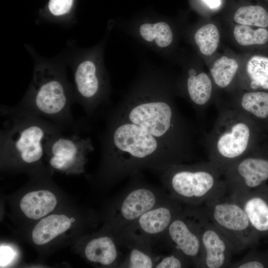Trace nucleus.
<instances>
[{"mask_svg": "<svg viewBox=\"0 0 268 268\" xmlns=\"http://www.w3.org/2000/svg\"><path fill=\"white\" fill-rule=\"evenodd\" d=\"M193 130L170 99L125 100L109 114L102 137L100 180L118 183L143 169L159 172L195 158Z\"/></svg>", "mask_w": 268, "mask_h": 268, "instance_id": "obj_1", "label": "nucleus"}, {"mask_svg": "<svg viewBox=\"0 0 268 268\" xmlns=\"http://www.w3.org/2000/svg\"><path fill=\"white\" fill-rule=\"evenodd\" d=\"M1 162L5 166L28 168L39 165L45 156V145L66 128L17 106H1Z\"/></svg>", "mask_w": 268, "mask_h": 268, "instance_id": "obj_2", "label": "nucleus"}, {"mask_svg": "<svg viewBox=\"0 0 268 268\" xmlns=\"http://www.w3.org/2000/svg\"><path fill=\"white\" fill-rule=\"evenodd\" d=\"M218 114L206 135L208 161L224 172L236 161L254 150L256 124L226 104L217 103Z\"/></svg>", "mask_w": 268, "mask_h": 268, "instance_id": "obj_3", "label": "nucleus"}, {"mask_svg": "<svg viewBox=\"0 0 268 268\" xmlns=\"http://www.w3.org/2000/svg\"><path fill=\"white\" fill-rule=\"evenodd\" d=\"M158 172L170 196L186 205H201L227 192L223 173L209 161L176 164Z\"/></svg>", "mask_w": 268, "mask_h": 268, "instance_id": "obj_4", "label": "nucleus"}, {"mask_svg": "<svg viewBox=\"0 0 268 268\" xmlns=\"http://www.w3.org/2000/svg\"><path fill=\"white\" fill-rule=\"evenodd\" d=\"M72 102L62 78L48 68L36 70L26 96L18 105L66 129H77L71 112Z\"/></svg>", "mask_w": 268, "mask_h": 268, "instance_id": "obj_5", "label": "nucleus"}, {"mask_svg": "<svg viewBox=\"0 0 268 268\" xmlns=\"http://www.w3.org/2000/svg\"><path fill=\"white\" fill-rule=\"evenodd\" d=\"M200 205L208 218L228 240L235 254L255 244L258 233L243 207L227 192Z\"/></svg>", "mask_w": 268, "mask_h": 268, "instance_id": "obj_6", "label": "nucleus"}, {"mask_svg": "<svg viewBox=\"0 0 268 268\" xmlns=\"http://www.w3.org/2000/svg\"><path fill=\"white\" fill-rule=\"evenodd\" d=\"M170 197L162 189L144 183H134L113 202L106 230L117 234L153 207Z\"/></svg>", "mask_w": 268, "mask_h": 268, "instance_id": "obj_7", "label": "nucleus"}, {"mask_svg": "<svg viewBox=\"0 0 268 268\" xmlns=\"http://www.w3.org/2000/svg\"><path fill=\"white\" fill-rule=\"evenodd\" d=\"M61 131L53 135L45 145V156L50 167L66 174L84 171L87 155L94 150L90 137L78 134L65 135Z\"/></svg>", "mask_w": 268, "mask_h": 268, "instance_id": "obj_8", "label": "nucleus"}, {"mask_svg": "<svg viewBox=\"0 0 268 268\" xmlns=\"http://www.w3.org/2000/svg\"><path fill=\"white\" fill-rule=\"evenodd\" d=\"M186 207L198 225L202 251L201 268H229L235 253L228 240L208 218L200 205H186Z\"/></svg>", "mask_w": 268, "mask_h": 268, "instance_id": "obj_9", "label": "nucleus"}, {"mask_svg": "<svg viewBox=\"0 0 268 268\" xmlns=\"http://www.w3.org/2000/svg\"><path fill=\"white\" fill-rule=\"evenodd\" d=\"M254 150L230 166L223 177L227 192L232 196L242 195L258 189L268 180V158Z\"/></svg>", "mask_w": 268, "mask_h": 268, "instance_id": "obj_10", "label": "nucleus"}, {"mask_svg": "<svg viewBox=\"0 0 268 268\" xmlns=\"http://www.w3.org/2000/svg\"><path fill=\"white\" fill-rule=\"evenodd\" d=\"M182 203L170 196L118 233L132 235L153 246L161 240L172 221L182 211L184 207Z\"/></svg>", "mask_w": 268, "mask_h": 268, "instance_id": "obj_11", "label": "nucleus"}, {"mask_svg": "<svg viewBox=\"0 0 268 268\" xmlns=\"http://www.w3.org/2000/svg\"><path fill=\"white\" fill-rule=\"evenodd\" d=\"M161 240L171 249L181 252L192 266L201 268L202 251L198 225L186 206L172 221Z\"/></svg>", "mask_w": 268, "mask_h": 268, "instance_id": "obj_12", "label": "nucleus"}, {"mask_svg": "<svg viewBox=\"0 0 268 268\" xmlns=\"http://www.w3.org/2000/svg\"><path fill=\"white\" fill-rule=\"evenodd\" d=\"M74 79L79 102L87 114H92L102 102L101 82L95 63L90 60L80 63Z\"/></svg>", "mask_w": 268, "mask_h": 268, "instance_id": "obj_13", "label": "nucleus"}, {"mask_svg": "<svg viewBox=\"0 0 268 268\" xmlns=\"http://www.w3.org/2000/svg\"><path fill=\"white\" fill-rule=\"evenodd\" d=\"M123 248L117 236L107 230L88 240L84 254L92 264L102 267L119 268L125 257L122 252Z\"/></svg>", "mask_w": 268, "mask_h": 268, "instance_id": "obj_14", "label": "nucleus"}, {"mask_svg": "<svg viewBox=\"0 0 268 268\" xmlns=\"http://www.w3.org/2000/svg\"><path fill=\"white\" fill-rule=\"evenodd\" d=\"M127 251L119 268H152L157 261L153 250V246L137 237L121 232L116 235Z\"/></svg>", "mask_w": 268, "mask_h": 268, "instance_id": "obj_15", "label": "nucleus"}, {"mask_svg": "<svg viewBox=\"0 0 268 268\" xmlns=\"http://www.w3.org/2000/svg\"><path fill=\"white\" fill-rule=\"evenodd\" d=\"M232 197L243 207L258 234L268 233V189L262 186L247 194Z\"/></svg>", "mask_w": 268, "mask_h": 268, "instance_id": "obj_16", "label": "nucleus"}, {"mask_svg": "<svg viewBox=\"0 0 268 268\" xmlns=\"http://www.w3.org/2000/svg\"><path fill=\"white\" fill-rule=\"evenodd\" d=\"M186 87L190 102L201 115L212 100L213 85L210 77L204 72L197 73L191 70L186 80Z\"/></svg>", "mask_w": 268, "mask_h": 268, "instance_id": "obj_17", "label": "nucleus"}, {"mask_svg": "<svg viewBox=\"0 0 268 268\" xmlns=\"http://www.w3.org/2000/svg\"><path fill=\"white\" fill-rule=\"evenodd\" d=\"M226 105L242 112L256 124L268 119V91L252 90L241 93Z\"/></svg>", "mask_w": 268, "mask_h": 268, "instance_id": "obj_18", "label": "nucleus"}, {"mask_svg": "<svg viewBox=\"0 0 268 268\" xmlns=\"http://www.w3.org/2000/svg\"><path fill=\"white\" fill-rule=\"evenodd\" d=\"M74 221L64 214H54L41 218L32 231V239L38 246L47 244L65 233Z\"/></svg>", "mask_w": 268, "mask_h": 268, "instance_id": "obj_19", "label": "nucleus"}, {"mask_svg": "<svg viewBox=\"0 0 268 268\" xmlns=\"http://www.w3.org/2000/svg\"><path fill=\"white\" fill-rule=\"evenodd\" d=\"M58 203L54 193L46 190L29 192L20 200L19 207L28 218H42L53 211Z\"/></svg>", "mask_w": 268, "mask_h": 268, "instance_id": "obj_20", "label": "nucleus"}, {"mask_svg": "<svg viewBox=\"0 0 268 268\" xmlns=\"http://www.w3.org/2000/svg\"><path fill=\"white\" fill-rule=\"evenodd\" d=\"M238 68L235 59L224 56L215 61L209 71L214 84L220 88H225L233 81Z\"/></svg>", "mask_w": 268, "mask_h": 268, "instance_id": "obj_21", "label": "nucleus"}, {"mask_svg": "<svg viewBox=\"0 0 268 268\" xmlns=\"http://www.w3.org/2000/svg\"><path fill=\"white\" fill-rule=\"evenodd\" d=\"M246 71L252 90H268V56L258 54L251 57L247 63Z\"/></svg>", "mask_w": 268, "mask_h": 268, "instance_id": "obj_22", "label": "nucleus"}, {"mask_svg": "<svg viewBox=\"0 0 268 268\" xmlns=\"http://www.w3.org/2000/svg\"><path fill=\"white\" fill-rule=\"evenodd\" d=\"M139 33L144 41L154 43L161 48L169 46L173 39L172 29L165 22L143 23L139 28Z\"/></svg>", "mask_w": 268, "mask_h": 268, "instance_id": "obj_23", "label": "nucleus"}, {"mask_svg": "<svg viewBox=\"0 0 268 268\" xmlns=\"http://www.w3.org/2000/svg\"><path fill=\"white\" fill-rule=\"evenodd\" d=\"M234 19L239 24L268 28V12L261 5L239 7L234 14Z\"/></svg>", "mask_w": 268, "mask_h": 268, "instance_id": "obj_24", "label": "nucleus"}, {"mask_svg": "<svg viewBox=\"0 0 268 268\" xmlns=\"http://www.w3.org/2000/svg\"><path fill=\"white\" fill-rule=\"evenodd\" d=\"M233 35L242 46H264L268 43V28L239 24L236 25Z\"/></svg>", "mask_w": 268, "mask_h": 268, "instance_id": "obj_25", "label": "nucleus"}, {"mask_svg": "<svg viewBox=\"0 0 268 268\" xmlns=\"http://www.w3.org/2000/svg\"><path fill=\"white\" fill-rule=\"evenodd\" d=\"M194 40L202 54L210 56L218 46L220 34L218 28L212 23L204 25L196 31Z\"/></svg>", "mask_w": 268, "mask_h": 268, "instance_id": "obj_26", "label": "nucleus"}, {"mask_svg": "<svg viewBox=\"0 0 268 268\" xmlns=\"http://www.w3.org/2000/svg\"><path fill=\"white\" fill-rule=\"evenodd\" d=\"M192 266L190 261L181 252L171 249L168 254L158 256L155 268H181Z\"/></svg>", "mask_w": 268, "mask_h": 268, "instance_id": "obj_27", "label": "nucleus"}, {"mask_svg": "<svg viewBox=\"0 0 268 268\" xmlns=\"http://www.w3.org/2000/svg\"><path fill=\"white\" fill-rule=\"evenodd\" d=\"M73 0H49L48 9L56 16L65 15L71 9Z\"/></svg>", "mask_w": 268, "mask_h": 268, "instance_id": "obj_28", "label": "nucleus"}, {"mask_svg": "<svg viewBox=\"0 0 268 268\" xmlns=\"http://www.w3.org/2000/svg\"><path fill=\"white\" fill-rule=\"evenodd\" d=\"M13 251L9 247H0V266L6 265L13 257Z\"/></svg>", "mask_w": 268, "mask_h": 268, "instance_id": "obj_29", "label": "nucleus"}, {"mask_svg": "<svg viewBox=\"0 0 268 268\" xmlns=\"http://www.w3.org/2000/svg\"><path fill=\"white\" fill-rule=\"evenodd\" d=\"M211 8L217 7L220 3V0H203Z\"/></svg>", "mask_w": 268, "mask_h": 268, "instance_id": "obj_30", "label": "nucleus"}]
</instances>
